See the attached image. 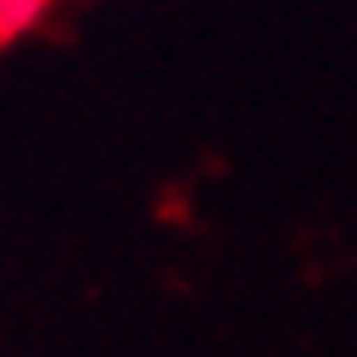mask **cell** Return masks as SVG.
<instances>
[{"instance_id":"obj_1","label":"cell","mask_w":357,"mask_h":357,"mask_svg":"<svg viewBox=\"0 0 357 357\" xmlns=\"http://www.w3.org/2000/svg\"><path fill=\"white\" fill-rule=\"evenodd\" d=\"M45 6H50V0H0V45L20 40L25 30H35Z\"/></svg>"}]
</instances>
